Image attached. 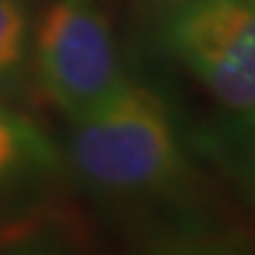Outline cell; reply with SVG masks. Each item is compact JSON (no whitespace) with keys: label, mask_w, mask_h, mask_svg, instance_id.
I'll list each match as a JSON object with an SVG mask.
<instances>
[{"label":"cell","mask_w":255,"mask_h":255,"mask_svg":"<svg viewBox=\"0 0 255 255\" xmlns=\"http://www.w3.org/2000/svg\"><path fill=\"white\" fill-rule=\"evenodd\" d=\"M68 164L94 195L138 201L167 193L182 177L185 151L167 102L154 89L125 81L73 123Z\"/></svg>","instance_id":"obj_1"},{"label":"cell","mask_w":255,"mask_h":255,"mask_svg":"<svg viewBox=\"0 0 255 255\" xmlns=\"http://www.w3.org/2000/svg\"><path fill=\"white\" fill-rule=\"evenodd\" d=\"M31 60L44 94L71 123L94 112L128 81L97 0H50L34 21Z\"/></svg>","instance_id":"obj_2"},{"label":"cell","mask_w":255,"mask_h":255,"mask_svg":"<svg viewBox=\"0 0 255 255\" xmlns=\"http://www.w3.org/2000/svg\"><path fill=\"white\" fill-rule=\"evenodd\" d=\"M169 52L245 123L255 112V0H164Z\"/></svg>","instance_id":"obj_3"},{"label":"cell","mask_w":255,"mask_h":255,"mask_svg":"<svg viewBox=\"0 0 255 255\" xmlns=\"http://www.w3.org/2000/svg\"><path fill=\"white\" fill-rule=\"evenodd\" d=\"M65 167V156L29 115L0 99V201L47 182Z\"/></svg>","instance_id":"obj_4"},{"label":"cell","mask_w":255,"mask_h":255,"mask_svg":"<svg viewBox=\"0 0 255 255\" xmlns=\"http://www.w3.org/2000/svg\"><path fill=\"white\" fill-rule=\"evenodd\" d=\"M31 0H0V94L16 89L31 60Z\"/></svg>","instance_id":"obj_5"},{"label":"cell","mask_w":255,"mask_h":255,"mask_svg":"<svg viewBox=\"0 0 255 255\" xmlns=\"http://www.w3.org/2000/svg\"><path fill=\"white\" fill-rule=\"evenodd\" d=\"M248 133V172H250V182H255V112L242 123Z\"/></svg>","instance_id":"obj_6"},{"label":"cell","mask_w":255,"mask_h":255,"mask_svg":"<svg viewBox=\"0 0 255 255\" xmlns=\"http://www.w3.org/2000/svg\"><path fill=\"white\" fill-rule=\"evenodd\" d=\"M250 214H253V232H255V182H253V195H250Z\"/></svg>","instance_id":"obj_7"},{"label":"cell","mask_w":255,"mask_h":255,"mask_svg":"<svg viewBox=\"0 0 255 255\" xmlns=\"http://www.w3.org/2000/svg\"><path fill=\"white\" fill-rule=\"evenodd\" d=\"M151 3H159V5H161V3H164V0H151Z\"/></svg>","instance_id":"obj_8"}]
</instances>
